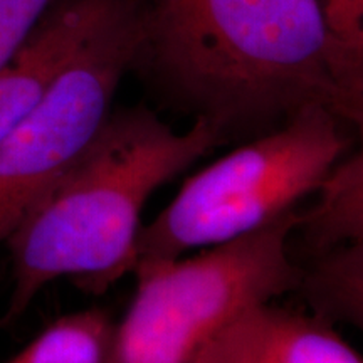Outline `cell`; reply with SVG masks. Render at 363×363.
<instances>
[{"instance_id":"obj_11","label":"cell","mask_w":363,"mask_h":363,"mask_svg":"<svg viewBox=\"0 0 363 363\" xmlns=\"http://www.w3.org/2000/svg\"><path fill=\"white\" fill-rule=\"evenodd\" d=\"M57 0H0V69L12 61Z\"/></svg>"},{"instance_id":"obj_5","label":"cell","mask_w":363,"mask_h":363,"mask_svg":"<svg viewBox=\"0 0 363 363\" xmlns=\"http://www.w3.org/2000/svg\"><path fill=\"white\" fill-rule=\"evenodd\" d=\"M138 49L128 0H111L40 98L0 143V244L83 155Z\"/></svg>"},{"instance_id":"obj_10","label":"cell","mask_w":363,"mask_h":363,"mask_svg":"<svg viewBox=\"0 0 363 363\" xmlns=\"http://www.w3.org/2000/svg\"><path fill=\"white\" fill-rule=\"evenodd\" d=\"M115 321L88 308L57 318L6 363H108Z\"/></svg>"},{"instance_id":"obj_12","label":"cell","mask_w":363,"mask_h":363,"mask_svg":"<svg viewBox=\"0 0 363 363\" xmlns=\"http://www.w3.org/2000/svg\"><path fill=\"white\" fill-rule=\"evenodd\" d=\"M326 27L347 52L363 59V0H321Z\"/></svg>"},{"instance_id":"obj_2","label":"cell","mask_w":363,"mask_h":363,"mask_svg":"<svg viewBox=\"0 0 363 363\" xmlns=\"http://www.w3.org/2000/svg\"><path fill=\"white\" fill-rule=\"evenodd\" d=\"M222 143L220 131L203 120L177 131L147 106L111 111L6 239L12 291L0 326L19 320L52 281L66 278L101 294L133 272L150 197Z\"/></svg>"},{"instance_id":"obj_4","label":"cell","mask_w":363,"mask_h":363,"mask_svg":"<svg viewBox=\"0 0 363 363\" xmlns=\"http://www.w3.org/2000/svg\"><path fill=\"white\" fill-rule=\"evenodd\" d=\"M299 208L194 256L135 267L136 289L115 323L108 363H197L208 345L252 308L294 293L289 251Z\"/></svg>"},{"instance_id":"obj_7","label":"cell","mask_w":363,"mask_h":363,"mask_svg":"<svg viewBox=\"0 0 363 363\" xmlns=\"http://www.w3.org/2000/svg\"><path fill=\"white\" fill-rule=\"evenodd\" d=\"M111 0H57L0 69V143L44 93Z\"/></svg>"},{"instance_id":"obj_8","label":"cell","mask_w":363,"mask_h":363,"mask_svg":"<svg viewBox=\"0 0 363 363\" xmlns=\"http://www.w3.org/2000/svg\"><path fill=\"white\" fill-rule=\"evenodd\" d=\"M311 207L299 208L294 235L308 257L363 242V155L348 152L315 189Z\"/></svg>"},{"instance_id":"obj_1","label":"cell","mask_w":363,"mask_h":363,"mask_svg":"<svg viewBox=\"0 0 363 363\" xmlns=\"http://www.w3.org/2000/svg\"><path fill=\"white\" fill-rule=\"evenodd\" d=\"M128 2L138 30L133 69L225 142L310 108L362 125L363 59L331 35L321 0Z\"/></svg>"},{"instance_id":"obj_9","label":"cell","mask_w":363,"mask_h":363,"mask_svg":"<svg viewBox=\"0 0 363 363\" xmlns=\"http://www.w3.org/2000/svg\"><path fill=\"white\" fill-rule=\"evenodd\" d=\"M299 264V262H298ZM298 293L310 315L330 325H363V242L308 257L299 264Z\"/></svg>"},{"instance_id":"obj_6","label":"cell","mask_w":363,"mask_h":363,"mask_svg":"<svg viewBox=\"0 0 363 363\" xmlns=\"http://www.w3.org/2000/svg\"><path fill=\"white\" fill-rule=\"evenodd\" d=\"M197 363H362V358L333 325L266 303L227 326Z\"/></svg>"},{"instance_id":"obj_3","label":"cell","mask_w":363,"mask_h":363,"mask_svg":"<svg viewBox=\"0 0 363 363\" xmlns=\"http://www.w3.org/2000/svg\"><path fill=\"white\" fill-rule=\"evenodd\" d=\"M348 126L310 108L199 170L143 225L135 267L240 239L299 208L350 150Z\"/></svg>"}]
</instances>
